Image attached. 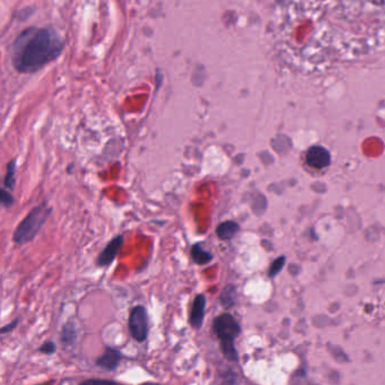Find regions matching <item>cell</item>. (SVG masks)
Returning <instances> with one entry per match:
<instances>
[{"mask_svg":"<svg viewBox=\"0 0 385 385\" xmlns=\"http://www.w3.org/2000/svg\"><path fill=\"white\" fill-rule=\"evenodd\" d=\"M75 334L76 332H75L74 325H72L71 323H67L63 329V337H61L63 342H64V344H72V341H74L76 338Z\"/></svg>","mask_w":385,"mask_h":385,"instance_id":"cell-13","label":"cell"},{"mask_svg":"<svg viewBox=\"0 0 385 385\" xmlns=\"http://www.w3.org/2000/svg\"><path fill=\"white\" fill-rule=\"evenodd\" d=\"M122 359L121 353L118 349L106 348L102 356H99L96 360V365L105 371H114L117 369Z\"/></svg>","mask_w":385,"mask_h":385,"instance_id":"cell-8","label":"cell"},{"mask_svg":"<svg viewBox=\"0 0 385 385\" xmlns=\"http://www.w3.org/2000/svg\"><path fill=\"white\" fill-rule=\"evenodd\" d=\"M191 257L194 263L199 265H205L213 260V254L209 251L203 250L201 243H197L191 248Z\"/></svg>","mask_w":385,"mask_h":385,"instance_id":"cell-10","label":"cell"},{"mask_svg":"<svg viewBox=\"0 0 385 385\" xmlns=\"http://www.w3.org/2000/svg\"><path fill=\"white\" fill-rule=\"evenodd\" d=\"M219 301H221L222 305L226 307V309H229L232 307L235 301H236V288H235L233 285H228L226 286L223 291L221 292V296H219Z\"/></svg>","mask_w":385,"mask_h":385,"instance_id":"cell-11","label":"cell"},{"mask_svg":"<svg viewBox=\"0 0 385 385\" xmlns=\"http://www.w3.org/2000/svg\"><path fill=\"white\" fill-rule=\"evenodd\" d=\"M51 210V208H48L45 203L34 207L15 229L13 240L18 244H25L32 241L41 227L44 225Z\"/></svg>","mask_w":385,"mask_h":385,"instance_id":"cell-3","label":"cell"},{"mask_svg":"<svg viewBox=\"0 0 385 385\" xmlns=\"http://www.w3.org/2000/svg\"><path fill=\"white\" fill-rule=\"evenodd\" d=\"M63 49V38L55 30L30 28L15 40L11 63L19 72H34L55 60Z\"/></svg>","mask_w":385,"mask_h":385,"instance_id":"cell-1","label":"cell"},{"mask_svg":"<svg viewBox=\"0 0 385 385\" xmlns=\"http://www.w3.org/2000/svg\"><path fill=\"white\" fill-rule=\"evenodd\" d=\"M206 296L200 294L195 296L193 303L191 306V312L189 315V323L192 328L198 330L202 326L203 318H205V311H206Z\"/></svg>","mask_w":385,"mask_h":385,"instance_id":"cell-7","label":"cell"},{"mask_svg":"<svg viewBox=\"0 0 385 385\" xmlns=\"http://www.w3.org/2000/svg\"><path fill=\"white\" fill-rule=\"evenodd\" d=\"M238 230H240V225H238L236 222L226 221L221 223V224L217 226L216 234L221 240L227 241L233 238L235 235L237 234Z\"/></svg>","mask_w":385,"mask_h":385,"instance_id":"cell-9","label":"cell"},{"mask_svg":"<svg viewBox=\"0 0 385 385\" xmlns=\"http://www.w3.org/2000/svg\"><path fill=\"white\" fill-rule=\"evenodd\" d=\"M129 331L138 342H144L148 336V315L144 306L133 307L129 315Z\"/></svg>","mask_w":385,"mask_h":385,"instance_id":"cell-4","label":"cell"},{"mask_svg":"<svg viewBox=\"0 0 385 385\" xmlns=\"http://www.w3.org/2000/svg\"><path fill=\"white\" fill-rule=\"evenodd\" d=\"M38 352L45 355H52L53 353H56V344L52 341H47L38 348Z\"/></svg>","mask_w":385,"mask_h":385,"instance_id":"cell-16","label":"cell"},{"mask_svg":"<svg viewBox=\"0 0 385 385\" xmlns=\"http://www.w3.org/2000/svg\"><path fill=\"white\" fill-rule=\"evenodd\" d=\"M214 331L221 340L222 352L229 360H237V352L235 349L234 340L240 336L241 326L236 320L229 313L218 315L214 320Z\"/></svg>","mask_w":385,"mask_h":385,"instance_id":"cell-2","label":"cell"},{"mask_svg":"<svg viewBox=\"0 0 385 385\" xmlns=\"http://www.w3.org/2000/svg\"><path fill=\"white\" fill-rule=\"evenodd\" d=\"M285 262H286V259H285L284 257H279L278 260H276L275 262H273V263H272V265H271V268H270V271H269V276H270V277H273V276H276L277 273H279V272H280V270H282V269H283V267H284Z\"/></svg>","mask_w":385,"mask_h":385,"instance_id":"cell-15","label":"cell"},{"mask_svg":"<svg viewBox=\"0 0 385 385\" xmlns=\"http://www.w3.org/2000/svg\"><path fill=\"white\" fill-rule=\"evenodd\" d=\"M15 174H16V160H10L8 165H7V173L3 180V186L6 189L13 191L15 189V184H16V179H15Z\"/></svg>","mask_w":385,"mask_h":385,"instance_id":"cell-12","label":"cell"},{"mask_svg":"<svg viewBox=\"0 0 385 385\" xmlns=\"http://www.w3.org/2000/svg\"><path fill=\"white\" fill-rule=\"evenodd\" d=\"M17 323H18V320H17V319H16V320H14V321L11 322V323H9V324H7V325H5V326H2L1 330H0V331H1V333H2V334H3V333H6V332H9L10 330H13V329L16 328Z\"/></svg>","mask_w":385,"mask_h":385,"instance_id":"cell-17","label":"cell"},{"mask_svg":"<svg viewBox=\"0 0 385 385\" xmlns=\"http://www.w3.org/2000/svg\"><path fill=\"white\" fill-rule=\"evenodd\" d=\"M306 161L313 168H325L331 163L330 153L322 146H313L306 154Z\"/></svg>","mask_w":385,"mask_h":385,"instance_id":"cell-6","label":"cell"},{"mask_svg":"<svg viewBox=\"0 0 385 385\" xmlns=\"http://www.w3.org/2000/svg\"><path fill=\"white\" fill-rule=\"evenodd\" d=\"M0 201H1L2 206L6 208L10 207L14 203L13 195L9 193V191L7 190L6 188H2L1 190H0Z\"/></svg>","mask_w":385,"mask_h":385,"instance_id":"cell-14","label":"cell"},{"mask_svg":"<svg viewBox=\"0 0 385 385\" xmlns=\"http://www.w3.org/2000/svg\"><path fill=\"white\" fill-rule=\"evenodd\" d=\"M123 242H125V236H123V235H118V236L113 237L112 240L107 243L103 251L99 253L97 260H96V263H97L98 267H107V265L112 264L115 257L118 256V253L120 252Z\"/></svg>","mask_w":385,"mask_h":385,"instance_id":"cell-5","label":"cell"}]
</instances>
